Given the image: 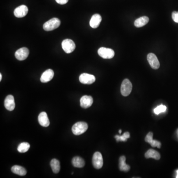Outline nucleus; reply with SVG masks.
<instances>
[{
  "instance_id": "obj_1",
  "label": "nucleus",
  "mask_w": 178,
  "mask_h": 178,
  "mask_svg": "<svg viewBox=\"0 0 178 178\" xmlns=\"http://www.w3.org/2000/svg\"><path fill=\"white\" fill-rule=\"evenodd\" d=\"M88 128L87 123L85 122H78L72 127V131L75 135H80L85 132Z\"/></svg>"
},
{
  "instance_id": "obj_2",
  "label": "nucleus",
  "mask_w": 178,
  "mask_h": 178,
  "mask_svg": "<svg viewBox=\"0 0 178 178\" xmlns=\"http://www.w3.org/2000/svg\"><path fill=\"white\" fill-rule=\"evenodd\" d=\"M60 25V20L55 17L45 22L44 24L43 28L46 31H50L58 28Z\"/></svg>"
},
{
  "instance_id": "obj_3",
  "label": "nucleus",
  "mask_w": 178,
  "mask_h": 178,
  "mask_svg": "<svg viewBox=\"0 0 178 178\" xmlns=\"http://www.w3.org/2000/svg\"><path fill=\"white\" fill-rule=\"evenodd\" d=\"M132 90V84L130 80L128 79H125L122 82L121 86V93L124 97L129 96L131 93Z\"/></svg>"
},
{
  "instance_id": "obj_4",
  "label": "nucleus",
  "mask_w": 178,
  "mask_h": 178,
  "mask_svg": "<svg viewBox=\"0 0 178 178\" xmlns=\"http://www.w3.org/2000/svg\"><path fill=\"white\" fill-rule=\"evenodd\" d=\"M98 55L105 59H111L115 55L114 51L111 48H100L98 50Z\"/></svg>"
},
{
  "instance_id": "obj_5",
  "label": "nucleus",
  "mask_w": 178,
  "mask_h": 178,
  "mask_svg": "<svg viewBox=\"0 0 178 178\" xmlns=\"http://www.w3.org/2000/svg\"><path fill=\"white\" fill-rule=\"evenodd\" d=\"M62 46L63 51L67 54H70L73 52L76 47L73 41L69 39L64 40L62 42Z\"/></svg>"
},
{
  "instance_id": "obj_6",
  "label": "nucleus",
  "mask_w": 178,
  "mask_h": 178,
  "mask_svg": "<svg viewBox=\"0 0 178 178\" xmlns=\"http://www.w3.org/2000/svg\"><path fill=\"white\" fill-rule=\"evenodd\" d=\"M92 163L94 168L100 169L102 168L104 164L102 155L100 152H96L94 154L92 159Z\"/></svg>"
},
{
  "instance_id": "obj_7",
  "label": "nucleus",
  "mask_w": 178,
  "mask_h": 178,
  "mask_svg": "<svg viewBox=\"0 0 178 178\" xmlns=\"http://www.w3.org/2000/svg\"><path fill=\"white\" fill-rule=\"evenodd\" d=\"M79 81L82 84L90 85L95 82L96 78L93 75L88 73H83L80 75L79 77Z\"/></svg>"
},
{
  "instance_id": "obj_8",
  "label": "nucleus",
  "mask_w": 178,
  "mask_h": 178,
  "mask_svg": "<svg viewBox=\"0 0 178 178\" xmlns=\"http://www.w3.org/2000/svg\"><path fill=\"white\" fill-rule=\"evenodd\" d=\"M148 63L154 69H157L159 68L160 63L157 56L153 53H149L147 56Z\"/></svg>"
},
{
  "instance_id": "obj_9",
  "label": "nucleus",
  "mask_w": 178,
  "mask_h": 178,
  "mask_svg": "<svg viewBox=\"0 0 178 178\" xmlns=\"http://www.w3.org/2000/svg\"><path fill=\"white\" fill-rule=\"evenodd\" d=\"M29 54V51L27 48H22L16 51L15 56L16 59L21 61L26 59Z\"/></svg>"
},
{
  "instance_id": "obj_10",
  "label": "nucleus",
  "mask_w": 178,
  "mask_h": 178,
  "mask_svg": "<svg viewBox=\"0 0 178 178\" xmlns=\"http://www.w3.org/2000/svg\"><path fill=\"white\" fill-rule=\"evenodd\" d=\"M28 12V9L25 5H21L15 9L13 13L16 17L21 18L26 16Z\"/></svg>"
},
{
  "instance_id": "obj_11",
  "label": "nucleus",
  "mask_w": 178,
  "mask_h": 178,
  "mask_svg": "<svg viewBox=\"0 0 178 178\" xmlns=\"http://www.w3.org/2000/svg\"><path fill=\"white\" fill-rule=\"evenodd\" d=\"M4 105L7 110L9 111H12L14 110L16 105H15V98L12 95H8L5 100Z\"/></svg>"
},
{
  "instance_id": "obj_12",
  "label": "nucleus",
  "mask_w": 178,
  "mask_h": 178,
  "mask_svg": "<svg viewBox=\"0 0 178 178\" xmlns=\"http://www.w3.org/2000/svg\"><path fill=\"white\" fill-rule=\"evenodd\" d=\"M93 103V98L91 96H84L80 99V105L83 109H88Z\"/></svg>"
},
{
  "instance_id": "obj_13",
  "label": "nucleus",
  "mask_w": 178,
  "mask_h": 178,
  "mask_svg": "<svg viewBox=\"0 0 178 178\" xmlns=\"http://www.w3.org/2000/svg\"><path fill=\"white\" fill-rule=\"evenodd\" d=\"M54 76V71L52 69H49L45 71L42 74L40 80L41 82L47 83L50 81L53 78Z\"/></svg>"
},
{
  "instance_id": "obj_14",
  "label": "nucleus",
  "mask_w": 178,
  "mask_h": 178,
  "mask_svg": "<svg viewBox=\"0 0 178 178\" xmlns=\"http://www.w3.org/2000/svg\"><path fill=\"white\" fill-rule=\"evenodd\" d=\"M38 121L40 125L43 127H48L50 124L47 114L45 112H42L40 113L38 116Z\"/></svg>"
},
{
  "instance_id": "obj_15",
  "label": "nucleus",
  "mask_w": 178,
  "mask_h": 178,
  "mask_svg": "<svg viewBox=\"0 0 178 178\" xmlns=\"http://www.w3.org/2000/svg\"><path fill=\"white\" fill-rule=\"evenodd\" d=\"M101 20L102 18L101 15L99 14H94L92 16V18L91 19L90 25L93 28H97L100 25Z\"/></svg>"
},
{
  "instance_id": "obj_16",
  "label": "nucleus",
  "mask_w": 178,
  "mask_h": 178,
  "mask_svg": "<svg viewBox=\"0 0 178 178\" xmlns=\"http://www.w3.org/2000/svg\"><path fill=\"white\" fill-rule=\"evenodd\" d=\"M119 169L121 171L128 172L130 170V167L126 163V157L124 156H122L120 157L119 160Z\"/></svg>"
},
{
  "instance_id": "obj_17",
  "label": "nucleus",
  "mask_w": 178,
  "mask_h": 178,
  "mask_svg": "<svg viewBox=\"0 0 178 178\" xmlns=\"http://www.w3.org/2000/svg\"><path fill=\"white\" fill-rule=\"evenodd\" d=\"M11 170L12 173L21 176H25L27 173L26 169L24 168L19 165H15L12 167Z\"/></svg>"
},
{
  "instance_id": "obj_18",
  "label": "nucleus",
  "mask_w": 178,
  "mask_h": 178,
  "mask_svg": "<svg viewBox=\"0 0 178 178\" xmlns=\"http://www.w3.org/2000/svg\"><path fill=\"white\" fill-rule=\"evenodd\" d=\"M149 21V18L148 16H144L137 19L134 22V25L137 27H141L146 25Z\"/></svg>"
},
{
  "instance_id": "obj_19",
  "label": "nucleus",
  "mask_w": 178,
  "mask_h": 178,
  "mask_svg": "<svg viewBox=\"0 0 178 178\" xmlns=\"http://www.w3.org/2000/svg\"><path fill=\"white\" fill-rule=\"evenodd\" d=\"M145 157L147 158H152L156 160H159L160 158V155L157 151H155L154 149H150L145 153Z\"/></svg>"
},
{
  "instance_id": "obj_20",
  "label": "nucleus",
  "mask_w": 178,
  "mask_h": 178,
  "mask_svg": "<svg viewBox=\"0 0 178 178\" xmlns=\"http://www.w3.org/2000/svg\"><path fill=\"white\" fill-rule=\"evenodd\" d=\"M72 165L76 168H82L85 166V162L83 159L79 156L73 157L72 160Z\"/></svg>"
},
{
  "instance_id": "obj_21",
  "label": "nucleus",
  "mask_w": 178,
  "mask_h": 178,
  "mask_svg": "<svg viewBox=\"0 0 178 178\" xmlns=\"http://www.w3.org/2000/svg\"><path fill=\"white\" fill-rule=\"evenodd\" d=\"M50 164L54 173L57 174L59 172L60 169V163L58 160L53 159L51 161Z\"/></svg>"
},
{
  "instance_id": "obj_22",
  "label": "nucleus",
  "mask_w": 178,
  "mask_h": 178,
  "mask_svg": "<svg viewBox=\"0 0 178 178\" xmlns=\"http://www.w3.org/2000/svg\"><path fill=\"white\" fill-rule=\"evenodd\" d=\"M30 145L29 143L24 142L22 143L17 147V151L20 153H24L27 151L30 148Z\"/></svg>"
},
{
  "instance_id": "obj_23",
  "label": "nucleus",
  "mask_w": 178,
  "mask_h": 178,
  "mask_svg": "<svg viewBox=\"0 0 178 178\" xmlns=\"http://www.w3.org/2000/svg\"><path fill=\"white\" fill-rule=\"evenodd\" d=\"M130 134L129 132H125L121 136H119L118 135L115 136V138L116 140L117 141H127V139H128L130 137Z\"/></svg>"
},
{
  "instance_id": "obj_24",
  "label": "nucleus",
  "mask_w": 178,
  "mask_h": 178,
  "mask_svg": "<svg viewBox=\"0 0 178 178\" xmlns=\"http://www.w3.org/2000/svg\"><path fill=\"white\" fill-rule=\"evenodd\" d=\"M166 106L165 105H160L154 109V112L155 113V114L158 115L160 113L165 112L166 110Z\"/></svg>"
},
{
  "instance_id": "obj_25",
  "label": "nucleus",
  "mask_w": 178,
  "mask_h": 178,
  "mask_svg": "<svg viewBox=\"0 0 178 178\" xmlns=\"http://www.w3.org/2000/svg\"><path fill=\"white\" fill-rule=\"evenodd\" d=\"M150 144H151V146L153 148L157 147L158 148H160L161 147V143H160L159 141L156 140H154L151 141Z\"/></svg>"
},
{
  "instance_id": "obj_26",
  "label": "nucleus",
  "mask_w": 178,
  "mask_h": 178,
  "mask_svg": "<svg viewBox=\"0 0 178 178\" xmlns=\"http://www.w3.org/2000/svg\"><path fill=\"white\" fill-rule=\"evenodd\" d=\"M152 140H153V133L152 132L148 133L145 137V141L150 144Z\"/></svg>"
},
{
  "instance_id": "obj_27",
  "label": "nucleus",
  "mask_w": 178,
  "mask_h": 178,
  "mask_svg": "<svg viewBox=\"0 0 178 178\" xmlns=\"http://www.w3.org/2000/svg\"><path fill=\"white\" fill-rule=\"evenodd\" d=\"M172 17L175 22L178 23V12H173L172 13Z\"/></svg>"
},
{
  "instance_id": "obj_28",
  "label": "nucleus",
  "mask_w": 178,
  "mask_h": 178,
  "mask_svg": "<svg viewBox=\"0 0 178 178\" xmlns=\"http://www.w3.org/2000/svg\"><path fill=\"white\" fill-rule=\"evenodd\" d=\"M55 1L60 5H64L68 2V0H55Z\"/></svg>"
},
{
  "instance_id": "obj_29",
  "label": "nucleus",
  "mask_w": 178,
  "mask_h": 178,
  "mask_svg": "<svg viewBox=\"0 0 178 178\" xmlns=\"http://www.w3.org/2000/svg\"><path fill=\"white\" fill-rule=\"evenodd\" d=\"M2 79V74H0V81H1Z\"/></svg>"
},
{
  "instance_id": "obj_30",
  "label": "nucleus",
  "mask_w": 178,
  "mask_h": 178,
  "mask_svg": "<svg viewBox=\"0 0 178 178\" xmlns=\"http://www.w3.org/2000/svg\"><path fill=\"white\" fill-rule=\"evenodd\" d=\"M121 132H122V130H120L119 131V134H121Z\"/></svg>"
},
{
  "instance_id": "obj_31",
  "label": "nucleus",
  "mask_w": 178,
  "mask_h": 178,
  "mask_svg": "<svg viewBox=\"0 0 178 178\" xmlns=\"http://www.w3.org/2000/svg\"><path fill=\"white\" fill-rule=\"evenodd\" d=\"M177 176H176V178H178V170L177 171Z\"/></svg>"
}]
</instances>
